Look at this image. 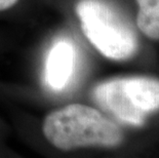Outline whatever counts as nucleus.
Instances as JSON below:
<instances>
[{"mask_svg": "<svg viewBox=\"0 0 159 158\" xmlns=\"http://www.w3.org/2000/svg\"><path fill=\"white\" fill-rule=\"evenodd\" d=\"M42 132L56 148L70 151L87 146L113 147L122 142L119 127L91 107L72 104L46 116Z\"/></svg>", "mask_w": 159, "mask_h": 158, "instance_id": "nucleus-1", "label": "nucleus"}, {"mask_svg": "<svg viewBox=\"0 0 159 158\" xmlns=\"http://www.w3.org/2000/svg\"><path fill=\"white\" fill-rule=\"evenodd\" d=\"M76 13L84 35L105 56L124 60L136 52L138 43L134 30L106 2L80 0Z\"/></svg>", "mask_w": 159, "mask_h": 158, "instance_id": "nucleus-2", "label": "nucleus"}, {"mask_svg": "<svg viewBox=\"0 0 159 158\" xmlns=\"http://www.w3.org/2000/svg\"><path fill=\"white\" fill-rule=\"evenodd\" d=\"M94 97L101 106L110 111L121 121L141 125L145 114L131 103L124 89L123 79H114L101 83L94 89Z\"/></svg>", "mask_w": 159, "mask_h": 158, "instance_id": "nucleus-3", "label": "nucleus"}, {"mask_svg": "<svg viewBox=\"0 0 159 158\" xmlns=\"http://www.w3.org/2000/svg\"><path fill=\"white\" fill-rule=\"evenodd\" d=\"M76 64V49L69 40L61 39L52 46L45 64V81L53 90L69 83Z\"/></svg>", "mask_w": 159, "mask_h": 158, "instance_id": "nucleus-4", "label": "nucleus"}, {"mask_svg": "<svg viewBox=\"0 0 159 158\" xmlns=\"http://www.w3.org/2000/svg\"><path fill=\"white\" fill-rule=\"evenodd\" d=\"M124 89L131 103L146 114L159 108V81L146 77L123 78Z\"/></svg>", "mask_w": 159, "mask_h": 158, "instance_id": "nucleus-5", "label": "nucleus"}, {"mask_svg": "<svg viewBox=\"0 0 159 158\" xmlns=\"http://www.w3.org/2000/svg\"><path fill=\"white\" fill-rule=\"evenodd\" d=\"M138 27L145 35L159 39V0H137Z\"/></svg>", "mask_w": 159, "mask_h": 158, "instance_id": "nucleus-6", "label": "nucleus"}, {"mask_svg": "<svg viewBox=\"0 0 159 158\" xmlns=\"http://www.w3.org/2000/svg\"><path fill=\"white\" fill-rule=\"evenodd\" d=\"M19 0H0V11L12 7Z\"/></svg>", "mask_w": 159, "mask_h": 158, "instance_id": "nucleus-7", "label": "nucleus"}]
</instances>
